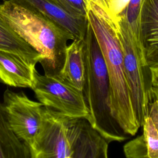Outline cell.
Masks as SVG:
<instances>
[{
    "label": "cell",
    "mask_w": 158,
    "mask_h": 158,
    "mask_svg": "<svg viewBox=\"0 0 158 158\" xmlns=\"http://www.w3.org/2000/svg\"><path fill=\"white\" fill-rule=\"evenodd\" d=\"M1 17L41 56L44 75L62 78L67 41L73 37L25 0H6L1 4Z\"/></svg>",
    "instance_id": "cell-1"
},
{
    "label": "cell",
    "mask_w": 158,
    "mask_h": 158,
    "mask_svg": "<svg viewBox=\"0 0 158 158\" xmlns=\"http://www.w3.org/2000/svg\"><path fill=\"white\" fill-rule=\"evenodd\" d=\"M87 18L107 66L112 115L126 135L134 136L139 127L135 120L125 78L122 46L118 28L106 12L91 1Z\"/></svg>",
    "instance_id": "cell-2"
},
{
    "label": "cell",
    "mask_w": 158,
    "mask_h": 158,
    "mask_svg": "<svg viewBox=\"0 0 158 158\" xmlns=\"http://www.w3.org/2000/svg\"><path fill=\"white\" fill-rule=\"evenodd\" d=\"M82 51L85 68L83 93L89 111L88 122L109 142L123 141L128 137L112 115L107 66L89 22L82 40Z\"/></svg>",
    "instance_id": "cell-3"
},
{
    "label": "cell",
    "mask_w": 158,
    "mask_h": 158,
    "mask_svg": "<svg viewBox=\"0 0 158 158\" xmlns=\"http://www.w3.org/2000/svg\"><path fill=\"white\" fill-rule=\"evenodd\" d=\"M115 24L122 46L124 72L131 105L136 122L140 127L148 114L152 94L151 71L145 54L140 52L132 41L125 12L117 18Z\"/></svg>",
    "instance_id": "cell-4"
},
{
    "label": "cell",
    "mask_w": 158,
    "mask_h": 158,
    "mask_svg": "<svg viewBox=\"0 0 158 158\" xmlns=\"http://www.w3.org/2000/svg\"><path fill=\"white\" fill-rule=\"evenodd\" d=\"M31 89L43 106L69 117L89 121V111L83 92L65 80L41 75L35 70Z\"/></svg>",
    "instance_id": "cell-5"
},
{
    "label": "cell",
    "mask_w": 158,
    "mask_h": 158,
    "mask_svg": "<svg viewBox=\"0 0 158 158\" xmlns=\"http://www.w3.org/2000/svg\"><path fill=\"white\" fill-rule=\"evenodd\" d=\"M69 117L43 106L41 125L33 146L31 158H67L70 156Z\"/></svg>",
    "instance_id": "cell-6"
},
{
    "label": "cell",
    "mask_w": 158,
    "mask_h": 158,
    "mask_svg": "<svg viewBox=\"0 0 158 158\" xmlns=\"http://www.w3.org/2000/svg\"><path fill=\"white\" fill-rule=\"evenodd\" d=\"M3 104L10 128L30 148L41 127L43 104L30 99L23 92L7 89L3 94Z\"/></svg>",
    "instance_id": "cell-7"
},
{
    "label": "cell",
    "mask_w": 158,
    "mask_h": 158,
    "mask_svg": "<svg viewBox=\"0 0 158 158\" xmlns=\"http://www.w3.org/2000/svg\"><path fill=\"white\" fill-rule=\"evenodd\" d=\"M71 158H108L109 141L85 118H71Z\"/></svg>",
    "instance_id": "cell-8"
},
{
    "label": "cell",
    "mask_w": 158,
    "mask_h": 158,
    "mask_svg": "<svg viewBox=\"0 0 158 158\" xmlns=\"http://www.w3.org/2000/svg\"><path fill=\"white\" fill-rule=\"evenodd\" d=\"M143 135L127 143L124 152L127 158H158V87L154 86Z\"/></svg>",
    "instance_id": "cell-9"
},
{
    "label": "cell",
    "mask_w": 158,
    "mask_h": 158,
    "mask_svg": "<svg viewBox=\"0 0 158 158\" xmlns=\"http://www.w3.org/2000/svg\"><path fill=\"white\" fill-rule=\"evenodd\" d=\"M42 14L70 33L74 40H83L88 20L87 17L78 16L65 9L56 0H25Z\"/></svg>",
    "instance_id": "cell-10"
},
{
    "label": "cell",
    "mask_w": 158,
    "mask_h": 158,
    "mask_svg": "<svg viewBox=\"0 0 158 158\" xmlns=\"http://www.w3.org/2000/svg\"><path fill=\"white\" fill-rule=\"evenodd\" d=\"M35 70L19 55L0 50V81L3 83L32 88Z\"/></svg>",
    "instance_id": "cell-11"
},
{
    "label": "cell",
    "mask_w": 158,
    "mask_h": 158,
    "mask_svg": "<svg viewBox=\"0 0 158 158\" xmlns=\"http://www.w3.org/2000/svg\"><path fill=\"white\" fill-rule=\"evenodd\" d=\"M139 35L145 57L158 64V0H143Z\"/></svg>",
    "instance_id": "cell-12"
},
{
    "label": "cell",
    "mask_w": 158,
    "mask_h": 158,
    "mask_svg": "<svg viewBox=\"0 0 158 158\" xmlns=\"http://www.w3.org/2000/svg\"><path fill=\"white\" fill-rule=\"evenodd\" d=\"M0 50L19 55L33 67H35L41 60V56L39 52L17 33L1 15Z\"/></svg>",
    "instance_id": "cell-13"
},
{
    "label": "cell",
    "mask_w": 158,
    "mask_h": 158,
    "mask_svg": "<svg viewBox=\"0 0 158 158\" xmlns=\"http://www.w3.org/2000/svg\"><path fill=\"white\" fill-rule=\"evenodd\" d=\"M0 158H31L28 146L10 128L6 109L1 101Z\"/></svg>",
    "instance_id": "cell-14"
},
{
    "label": "cell",
    "mask_w": 158,
    "mask_h": 158,
    "mask_svg": "<svg viewBox=\"0 0 158 158\" xmlns=\"http://www.w3.org/2000/svg\"><path fill=\"white\" fill-rule=\"evenodd\" d=\"M82 40H73L68 46L65 63L61 78L83 92L85 85V68L82 51Z\"/></svg>",
    "instance_id": "cell-15"
},
{
    "label": "cell",
    "mask_w": 158,
    "mask_h": 158,
    "mask_svg": "<svg viewBox=\"0 0 158 158\" xmlns=\"http://www.w3.org/2000/svg\"><path fill=\"white\" fill-rule=\"evenodd\" d=\"M142 2L143 0H130L125 11V16L134 45L139 51L145 54L139 35L140 13Z\"/></svg>",
    "instance_id": "cell-16"
},
{
    "label": "cell",
    "mask_w": 158,
    "mask_h": 158,
    "mask_svg": "<svg viewBox=\"0 0 158 158\" xmlns=\"http://www.w3.org/2000/svg\"><path fill=\"white\" fill-rule=\"evenodd\" d=\"M65 9L73 14L87 17L90 1L89 0H56Z\"/></svg>",
    "instance_id": "cell-17"
},
{
    "label": "cell",
    "mask_w": 158,
    "mask_h": 158,
    "mask_svg": "<svg viewBox=\"0 0 158 158\" xmlns=\"http://www.w3.org/2000/svg\"><path fill=\"white\" fill-rule=\"evenodd\" d=\"M129 1L130 0H109L108 1L109 16L114 22L117 18L125 12Z\"/></svg>",
    "instance_id": "cell-18"
},
{
    "label": "cell",
    "mask_w": 158,
    "mask_h": 158,
    "mask_svg": "<svg viewBox=\"0 0 158 158\" xmlns=\"http://www.w3.org/2000/svg\"><path fill=\"white\" fill-rule=\"evenodd\" d=\"M99 8L102 9L105 12H106L109 16V4L107 0H89ZM110 17V16H109Z\"/></svg>",
    "instance_id": "cell-19"
},
{
    "label": "cell",
    "mask_w": 158,
    "mask_h": 158,
    "mask_svg": "<svg viewBox=\"0 0 158 158\" xmlns=\"http://www.w3.org/2000/svg\"><path fill=\"white\" fill-rule=\"evenodd\" d=\"M152 74V83L154 86L158 87V67L150 69Z\"/></svg>",
    "instance_id": "cell-20"
},
{
    "label": "cell",
    "mask_w": 158,
    "mask_h": 158,
    "mask_svg": "<svg viewBox=\"0 0 158 158\" xmlns=\"http://www.w3.org/2000/svg\"><path fill=\"white\" fill-rule=\"evenodd\" d=\"M107 2H108V1H109V0H107Z\"/></svg>",
    "instance_id": "cell-21"
}]
</instances>
